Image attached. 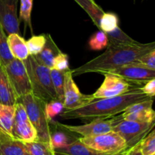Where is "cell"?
<instances>
[{
  "label": "cell",
  "instance_id": "cell-1",
  "mask_svg": "<svg viewBox=\"0 0 155 155\" xmlns=\"http://www.w3.org/2000/svg\"><path fill=\"white\" fill-rule=\"evenodd\" d=\"M155 49V43L110 44L101 55L72 70L75 75L86 73L105 74L116 68L136 62L139 57Z\"/></svg>",
  "mask_w": 155,
  "mask_h": 155
},
{
  "label": "cell",
  "instance_id": "cell-2",
  "mask_svg": "<svg viewBox=\"0 0 155 155\" xmlns=\"http://www.w3.org/2000/svg\"><path fill=\"white\" fill-rule=\"evenodd\" d=\"M150 99L136 86L129 92L110 98L98 99L73 110H63L59 115L64 119H94L96 118H109L122 112L133 103Z\"/></svg>",
  "mask_w": 155,
  "mask_h": 155
},
{
  "label": "cell",
  "instance_id": "cell-3",
  "mask_svg": "<svg viewBox=\"0 0 155 155\" xmlns=\"http://www.w3.org/2000/svg\"><path fill=\"white\" fill-rule=\"evenodd\" d=\"M23 62L30 78L32 93L45 103L58 100L51 83L50 68L39 63L33 56H29Z\"/></svg>",
  "mask_w": 155,
  "mask_h": 155
},
{
  "label": "cell",
  "instance_id": "cell-4",
  "mask_svg": "<svg viewBox=\"0 0 155 155\" xmlns=\"http://www.w3.org/2000/svg\"><path fill=\"white\" fill-rule=\"evenodd\" d=\"M18 102L22 103L30 122L36 129L38 140L51 143V129L45 114V102L33 93L21 97Z\"/></svg>",
  "mask_w": 155,
  "mask_h": 155
},
{
  "label": "cell",
  "instance_id": "cell-5",
  "mask_svg": "<svg viewBox=\"0 0 155 155\" xmlns=\"http://www.w3.org/2000/svg\"><path fill=\"white\" fill-rule=\"evenodd\" d=\"M79 140L87 147L104 155L116 153L128 149L124 138L113 131L95 136L81 137Z\"/></svg>",
  "mask_w": 155,
  "mask_h": 155
},
{
  "label": "cell",
  "instance_id": "cell-6",
  "mask_svg": "<svg viewBox=\"0 0 155 155\" xmlns=\"http://www.w3.org/2000/svg\"><path fill=\"white\" fill-rule=\"evenodd\" d=\"M154 122L121 119L114 126L112 131L124 138L129 149L140 142L154 129Z\"/></svg>",
  "mask_w": 155,
  "mask_h": 155
},
{
  "label": "cell",
  "instance_id": "cell-7",
  "mask_svg": "<svg viewBox=\"0 0 155 155\" xmlns=\"http://www.w3.org/2000/svg\"><path fill=\"white\" fill-rule=\"evenodd\" d=\"M4 67L18 100L32 92L30 78L23 61L14 58Z\"/></svg>",
  "mask_w": 155,
  "mask_h": 155
},
{
  "label": "cell",
  "instance_id": "cell-8",
  "mask_svg": "<svg viewBox=\"0 0 155 155\" xmlns=\"http://www.w3.org/2000/svg\"><path fill=\"white\" fill-rule=\"evenodd\" d=\"M123 119L121 115L108 118H96L87 124L82 126H68L60 122H56V125L60 128L69 131L72 133L80 135L82 137H91L101 134L108 133L113 130V128L118 122Z\"/></svg>",
  "mask_w": 155,
  "mask_h": 155
},
{
  "label": "cell",
  "instance_id": "cell-9",
  "mask_svg": "<svg viewBox=\"0 0 155 155\" xmlns=\"http://www.w3.org/2000/svg\"><path fill=\"white\" fill-rule=\"evenodd\" d=\"M12 136L21 142H32L38 140L36 129L30 122L24 105L20 102L15 104Z\"/></svg>",
  "mask_w": 155,
  "mask_h": 155
},
{
  "label": "cell",
  "instance_id": "cell-10",
  "mask_svg": "<svg viewBox=\"0 0 155 155\" xmlns=\"http://www.w3.org/2000/svg\"><path fill=\"white\" fill-rule=\"evenodd\" d=\"M95 99L92 95H86L80 92L77 84L73 78L72 70L69 69L65 72L64 84V110H73L82 107L91 103Z\"/></svg>",
  "mask_w": 155,
  "mask_h": 155
},
{
  "label": "cell",
  "instance_id": "cell-11",
  "mask_svg": "<svg viewBox=\"0 0 155 155\" xmlns=\"http://www.w3.org/2000/svg\"><path fill=\"white\" fill-rule=\"evenodd\" d=\"M104 75V81L98 90L92 94L95 100L117 97L129 92L136 87L112 73H105Z\"/></svg>",
  "mask_w": 155,
  "mask_h": 155
},
{
  "label": "cell",
  "instance_id": "cell-12",
  "mask_svg": "<svg viewBox=\"0 0 155 155\" xmlns=\"http://www.w3.org/2000/svg\"><path fill=\"white\" fill-rule=\"evenodd\" d=\"M107 73L116 74L129 83L139 87H142L143 84L148 81L155 78V70L147 68L136 62L127 64Z\"/></svg>",
  "mask_w": 155,
  "mask_h": 155
},
{
  "label": "cell",
  "instance_id": "cell-13",
  "mask_svg": "<svg viewBox=\"0 0 155 155\" xmlns=\"http://www.w3.org/2000/svg\"><path fill=\"white\" fill-rule=\"evenodd\" d=\"M19 0H0V24L6 35L20 34V21L18 16Z\"/></svg>",
  "mask_w": 155,
  "mask_h": 155
},
{
  "label": "cell",
  "instance_id": "cell-14",
  "mask_svg": "<svg viewBox=\"0 0 155 155\" xmlns=\"http://www.w3.org/2000/svg\"><path fill=\"white\" fill-rule=\"evenodd\" d=\"M154 98L133 103L122 112L123 119L142 122H154L155 112L152 108Z\"/></svg>",
  "mask_w": 155,
  "mask_h": 155
},
{
  "label": "cell",
  "instance_id": "cell-15",
  "mask_svg": "<svg viewBox=\"0 0 155 155\" xmlns=\"http://www.w3.org/2000/svg\"><path fill=\"white\" fill-rule=\"evenodd\" d=\"M0 155H27L24 144L0 129Z\"/></svg>",
  "mask_w": 155,
  "mask_h": 155
},
{
  "label": "cell",
  "instance_id": "cell-16",
  "mask_svg": "<svg viewBox=\"0 0 155 155\" xmlns=\"http://www.w3.org/2000/svg\"><path fill=\"white\" fill-rule=\"evenodd\" d=\"M18 98L8 78L4 65L0 63V103L15 106Z\"/></svg>",
  "mask_w": 155,
  "mask_h": 155
},
{
  "label": "cell",
  "instance_id": "cell-17",
  "mask_svg": "<svg viewBox=\"0 0 155 155\" xmlns=\"http://www.w3.org/2000/svg\"><path fill=\"white\" fill-rule=\"evenodd\" d=\"M45 36H46V42L43 49L37 56H35L34 57L39 63L51 69L52 68L54 58L61 51L54 42L51 35L45 34Z\"/></svg>",
  "mask_w": 155,
  "mask_h": 155
},
{
  "label": "cell",
  "instance_id": "cell-18",
  "mask_svg": "<svg viewBox=\"0 0 155 155\" xmlns=\"http://www.w3.org/2000/svg\"><path fill=\"white\" fill-rule=\"evenodd\" d=\"M7 41L9 50L14 58L21 61H24L30 56L27 41L21 36V34L11 33L8 35Z\"/></svg>",
  "mask_w": 155,
  "mask_h": 155
},
{
  "label": "cell",
  "instance_id": "cell-19",
  "mask_svg": "<svg viewBox=\"0 0 155 155\" xmlns=\"http://www.w3.org/2000/svg\"><path fill=\"white\" fill-rule=\"evenodd\" d=\"M54 150L56 152L68 155H104L87 147L79 139L74 140L68 145L61 148L55 149Z\"/></svg>",
  "mask_w": 155,
  "mask_h": 155
},
{
  "label": "cell",
  "instance_id": "cell-20",
  "mask_svg": "<svg viewBox=\"0 0 155 155\" xmlns=\"http://www.w3.org/2000/svg\"><path fill=\"white\" fill-rule=\"evenodd\" d=\"M27 155H55L52 144L36 140L32 142H23Z\"/></svg>",
  "mask_w": 155,
  "mask_h": 155
},
{
  "label": "cell",
  "instance_id": "cell-21",
  "mask_svg": "<svg viewBox=\"0 0 155 155\" xmlns=\"http://www.w3.org/2000/svg\"><path fill=\"white\" fill-rule=\"evenodd\" d=\"M15 116V106L0 103V129L12 135Z\"/></svg>",
  "mask_w": 155,
  "mask_h": 155
},
{
  "label": "cell",
  "instance_id": "cell-22",
  "mask_svg": "<svg viewBox=\"0 0 155 155\" xmlns=\"http://www.w3.org/2000/svg\"><path fill=\"white\" fill-rule=\"evenodd\" d=\"M86 13L89 15L94 24L98 27L100 20L104 12L99 5L95 3V0H74Z\"/></svg>",
  "mask_w": 155,
  "mask_h": 155
},
{
  "label": "cell",
  "instance_id": "cell-23",
  "mask_svg": "<svg viewBox=\"0 0 155 155\" xmlns=\"http://www.w3.org/2000/svg\"><path fill=\"white\" fill-rule=\"evenodd\" d=\"M119 27V18L113 12H104L99 22L98 29L105 33L113 32Z\"/></svg>",
  "mask_w": 155,
  "mask_h": 155
},
{
  "label": "cell",
  "instance_id": "cell-24",
  "mask_svg": "<svg viewBox=\"0 0 155 155\" xmlns=\"http://www.w3.org/2000/svg\"><path fill=\"white\" fill-rule=\"evenodd\" d=\"M66 71H57L52 68L50 69V75H51L52 86L55 91L58 100L61 102H63L64 100V84Z\"/></svg>",
  "mask_w": 155,
  "mask_h": 155
},
{
  "label": "cell",
  "instance_id": "cell-25",
  "mask_svg": "<svg viewBox=\"0 0 155 155\" xmlns=\"http://www.w3.org/2000/svg\"><path fill=\"white\" fill-rule=\"evenodd\" d=\"M20 12L19 21H23L25 27H28L30 31L33 32V27L31 24V12L33 9V0H19Z\"/></svg>",
  "mask_w": 155,
  "mask_h": 155
},
{
  "label": "cell",
  "instance_id": "cell-26",
  "mask_svg": "<svg viewBox=\"0 0 155 155\" xmlns=\"http://www.w3.org/2000/svg\"><path fill=\"white\" fill-rule=\"evenodd\" d=\"M7 35L0 24V63L5 65L14 59L9 50L7 41Z\"/></svg>",
  "mask_w": 155,
  "mask_h": 155
},
{
  "label": "cell",
  "instance_id": "cell-27",
  "mask_svg": "<svg viewBox=\"0 0 155 155\" xmlns=\"http://www.w3.org/2000/svg\"><path fill=\"white\" fill-rule=\"evenodd\" d=\"M46 42L45 34L33 35L27 41V46L28 48L30 56H37L45 46Z\"/></svg>",
  "mask_w": 155,
  "mask_h": 155
},
{
  "label": "cell",
  "instance_id": "cell-28",
  "mask_svg": "<svg viewBox=\"0 0 155 155\" xmlns=\"http://www.w3.org/2000/svg\"><path fill=\"white\" fill-rule=\"evenodd\" d=\"M88 44L90 50L99 51L107 48L108 46V38L105 33L99 30L91 36Z\"/></svg>",
  "mask_w": 155,
  "mask_h": 155
},
{
  "label": "cell",
  "instance_id": "cell-29",
  "mask_svg": "<svg viewBox=\"0 0 155 155\" xmlns=\"http://www.w3.org/2000/svg\"><path fill=\"white\" fill-rule=\"evenodd\" d=\"M108 38V45L110 44H127L135 43L137 41L133 40L127 35L125 32L123 31L120 27H117L116 30L109 33H106Z\"/></svg>",
  "mask_w": 155,
  "mask_h": 155
},
{
  "label": "cell",
  "instance_id": "cell-30",
  "mask_svg": "<svg viewBox=\"0 0 155 155\" xmlns=\"http://www.w3.org/2000/svg\"><path fill=\"white\" fill-rule=\"evenodd\" d=\"M140 150L143 155H155V132L153 129L142 141Z\"/></svg>",
  "mask_w": 155,
  "mask_h": 155
},
{
  "label": "cell",
  "instance_id": "cell-31",
  "mask_svg": "<svg viewBox=\"0 0 155 155\" xmlns=\"http://www.w3.org/2000/svg\"><path fill=\"white\" fill-rule=\"evenodd\" d=\"M45 110L48 122H51V120L54 116H56L57 115L60 114L62 111L64 110L63 102L58 100H51V101L45 103Z\"/></svg>",
  "mask_w": 155,
  "mask_h": 155
},
{
  "label": "cell",
  "instance_id": "cell-32",
  "mask_svg": "<svg viewBox=\"0 0 155 155\" xmlns=\"http://www.w3.org/2000/svg\"><path fill=\"white\" fill-rule=\"evenodd\" d=\"M69 137L62 132H51V142L54 149L61 148L64 146L68 145L71 142H69Z\"/></svg>",
  "mask_w": 155,
  "mask_h": 155
},
{
  "label": "cell",
  "instance_id": "cell-33",
  "mask_svg": "<svg viewBox=\"0 0 155 155\" xmlns=\"http://www.w3.org/2000/svg\"><path fill=\"white\" fill-rule=\"evenodd\" d=\"M51 68L60 71H66L69 70V58L68 55L62 52L58 53L53 61Z\"/></svg>",
  "mask_w": 155,
  "mask_h": 155
},
{
  "label": "cell",
  "instance_id": "cell-34",
  "mask_svg": "<svg viewBox=\"0 0 155 155\" xmlns=\"http://www.w3.org/2000/svg\"><path fill=\"white\" fill-rule=\"evenodd\" d=\"M136 62L148 68L155 70V49L139 57Z\"/></svg>",
  "mask_w": 155,
  "mask_h": 155
},
{
  "label": "cell",
  "instance_id": "cell-35",
  "mask_svg": "<svg viewBox=\"0 0 155 155\" xmlns=\"http://www.w3.org/2000/svg\"><path fill=\"white\" fill-rule=\"evenodd\" d=\"M140 89L148 97L154 98L155 95V78L151 79L144 84V85L140 87Z\"/></svg>",
  "mask_w": 155,
  "mask_h": 155
},
{
  "label": "cell",
  "instance_id": "cell-36",
  "mask_svg": "<svg viewBox=\"0 0 155 155\" xmlns=\"http://www.w3.org/2000/svg\"><path fill=\"white\" fill-rule=\"evenodd\" d=\"M127 155H143L140 150V144L139 142L133 147L127 149Z\"/></svg>",
  "mask_w": 155,
  "mask_h": 155
},
{
  "label": "cell",
  "instance_id": "cell-37",
  "mask_svg": "<svg viewBox=\"0 0 155 155\" xmlns=\"http://www.w3.org/2000/svg\"><path fill=\"white\" fill-rule=\"evenodd\" d=\"M127 150H124V151H121V152H118V153H112V154H108V155H127Z\"/></svg>",
  "mask_w": 155,
  "mask_h": 155
},
{
  "label": "cell",
  "instance_id": "cell-38",
  "mask_svg": "<svg viewBox=\"0 0 155 155\" xmlns=\"http://www.w3.org/2000/svg\"><path fill=\"white\" fill-rule=\"evenodd\" d=\"M55 155H68V154H65V153H59V152H56L55 151Z\"/></svg>",
  "mask_w": 155,
  "mask_h": 155
},
{
  "label": "cell",
  "instance_id": "cell-39",
  "mask_svg": "<svg viewBox=\"0 0 155 155\" xmlns=\"http://www.w3.org/2000/svg\"><path fill=\"white\" fill-rule=\"evenodd\" d=\"M133 1H135V0H133Z\"/></svg>",
  "mask_w": 155,
  "mask_h": 155
}]
</instances>
